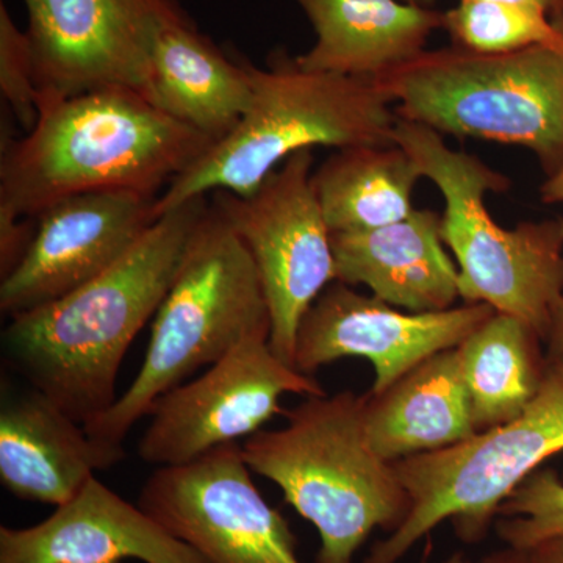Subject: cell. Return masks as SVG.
<instances>
[{"mask_svg":"<svg viewBox=\"0 0 563 563\" xmlns=\"http://www.w3.org/2000/svg\"><path fill=\"white\" fill-rule=\"evenodd\" d=\"M476 2L510 3V5H528L544 11L548 16L555 18L563 13V0H476Z\"/></svg>","mask_w":563,"mask_h":563,"instance_id":"cell-30","label":"cell"},{"mask_svg":"<svg viewBox=\"0 0 563 563\" xmlns=\"http://www.w3.org/2000/svg\"><path fill=\"white\" fill-rule=\"evenodd\" d=\"M440 563H468L466 562L465 555L462 553H455L451 555V558H448L446 561L440 562Z\"/></svg>","mask_w":563,"mask_h":563,"instance_id":"cell-32","label":"cell"},{"mask_svg":"<svg viewBox=\"0 0 563 563\" xmlns=\"http://www.w3.org/2000/svg\"><path fill=\"white\" fill-rule=\"evenodd\" d=\"M213 144L139 91L41 98L32 131L2 140L0 213L36 220L54 203L87 192L158 198Z\"/></svg>","mask_w":563,"mask_h":563,"instance_id":"cell-2","label":"cell"},{"mask_svg":"<svg viewBox=\"0 0 563 563\" xmlns=\"http://www.w3.org/2000/svg\"><path fill=\"white\" fill-rule=\"evenodd\" d=\"M420 169L395 143L333 152L312 181L332 233L369 231L412 213Z\"/></svg>","mask_w":563,"mask_h":563,"instance_id":"cell-21","label":"cell"},{"mask_svg":"<svg viewBox=\"0 0 563 563\" xmlns=\"http://www.w3.org/2000/svg\"><path fill=\"white\" fill-rule=\"evenodd\" d=\"M144 98L169 118L218 143L252 102L251 63L233 60L195 21L162 33Z\"/></svg>","mask_w":563,"mask_h":563,"instance_id":"cell-20","label":"cell"},{"mask_svg":"<svg viewBox=\"0 0 563 563\" xmlns=\"http://www.w3.org/2000/svg\"><path fill=\"white\" fill-rule=\"evenodd\" d=\"M284 395H325L313 376L280 361L266 336H252L202 376L177 385L154 404L139 443L141 461L181 466L211 450L250 439L276 415Z\"/></svg>","mask_w":563,"mask_h":563,"instance_id":"cell-11","label":"cell"},{"mask_svg":"<svg viewBox=\"0 0 563 563\" xmlns=\"http://www.w3.org/2000/svg\"><path fill=\"white\" fill-rule=\"evenodd\" d=\"M335 280L413 313L442 312L461 298L459 268L442 239V214L415 209L369 231L332 233Z\"/></svg>","mask_w":563,"mask_h":563,"instance_id":"cell-17","label":"cell"},{"mask_svg":"<svg viewBox=\"0 0 563 563\" xmlns=\"http://www.w3.org/2000/svg\"><path fill=\"white\" fill-rule=\"evenodd\" d=\"M365 396L366 439L387 462L454 446L479 433L459 346L418 363L379 395Z\"/></svg>","mask_w":563,"mask_h":563,"instance_id":"cell-19","label":"cell"},{"mask_svg":"<svg viewBox=\"0 0 563 563\" xmlns=\"http://www.w3.org/2000/svg\"><path fill=\"white\" fill-rule=\"evenodd\" d=\"M562 451L563 366L548 365L536 398L514 420L393 463L409 493V514L363 563H399L444 520L462 542L479 543L515 488Z\"/></svg>","mask_w":563,"mask_h":563,"instance_id":"cell-8","label":"cell"},{"mask_svg":"<svg viewBox=\"0 0 563 563\" xmlns=\"http://www.w3.org/2000/svg\"><path fill=\"white\" fill-rule=\"evenodd\" d=\"M496 531L509 547L532 550L563 536V483L554 470H537L499 507Z\"/></svg>","mask_w":563,"mask_h":563,"instance_id":"cell-24","label":"cell"},{"mask_svg":"<svg viewBox=\"0 0 563 563\" xmlns=\"http://www.w3.org/2000/svg\"><path fill=\"white\" fill-rule=\"evenodd\" d=\"M155 201L135 191H99L44 210L24 258L0 282V312L10 320L101 276L157 221Z\"/></svg>","mask_w":563,"mask_h":563,"instance_id":"cell-14","label":"cell"},{"mask_svg":"<svg viewBox=\"0 0 563 563\" xmlns=\"http://www.w3.org/2000/svg\"><path fill=\"white\" fill-rule=\"evenodd\" d=\"M88 435L46 395L2 384L0 483L22 501L58 507L96 473L124 461Z\"/></svg>","mask_w":563,"mask_h":563,"instance_id":"cell-16","label":"cell"},{"mask_svg":"<svg viewBox=\"0 0 563 563\" xmlns=\"http://www.w3.org/2000/svg\"><path fill=\"white\" fill-rule=\"evenodd\" d=\"M269 332L272 321L257 266L228 220L209 203L155 313L135 380L106 413L85 426L88 435L125 455L129 432L162 395L221 361L244 340H269Z\"/></svg>","mask_w":563,"mask_h":563,"instance_id":"cell-4","label":"cell"},{"mask_svg":"<svg viewBox=\"0 0 563 563\" xmlns=\"http://www.w3.org/2000/svg\"><path fill=\"white\" fill-rule=\"evenodd\" d=\"M404 2L415 3V5L433 7L435 0H404Z\"/></svg>","mask_w":563,"mask_h":563,"instance_id":"cell-33","label":"cell"},{"mask_svg":"<svg viewBox=\"0 0 563 563\" xmlns=\"http://www.w3.org/2000/svg\"><path fill=\"white\" fill-rule=\"evenodd\" d=\"M251 79L250 110L163 190L157 220L210 191L250 196L299 151L391 143L396 113L376 80L307 70L284 51L274 52L268 68L251 65Z\"/></svg>","mask_w":563,"mask_h":563,"instance_id":"cell-5","label":"cell"},{"mask_svg":"<svg viewBox=\"0 0 563 563\" xmlns=\"http://www.w3.org/2000/svg\"><path fill=\"white\" fill-rule=\"evenodd\" d=\"M209 563L139 504L92 476L29 528H0V563Z\"/></svg>","mask_w":563,"mask_h":563,"instance_id":"cell-15","label":"cell"},{"mask_svg":"<svg viewBox=\"0 0 563 563\" xmlns=\"http://www.w3.org/2000/svg\"><path fill=\"white\" fill-rule=\"evenodd\" d=\"M443 31L454 47L473 54H510L533 46L563 49V13L551 18L528 5L461 0L443 11Z\"/></svg>","mask_w":563,"mask_h":563,"instance_id":"cell-23","label":"cell"},{"mask_svg":"<svg viewBox=\"0 0 563 563\" xmlns=\"http://www.w3.org/2000/svg\"><path fill=\"white\" fill-rule=\"evenodd\" d=\"M206 196L162 214L101 276L57 301L10 318L7 368L87 426L117 402L129 346L165 301Z\"/></svg>","mask_w":563,"mask_h":563,"instance_id":"cell-1","label":"cell"},{"mask_svg":"<svg viewBox=\"0 0 563 563\" xmlns=\"http://www.w3.org/2000/svg\"><path fill=\"white\" fill-rule=\"evenodd\" d=\"M531 551L540 563H563V536L537 544Z\"/></svg>","mask_w":563,"mask_h":563,"instance_id":"cell-29","label":"cell"},{"mask_svg":"<svg viewBox=\"0 0 563 563\" xmlns=\"http://www.w3.org/2000/svg\"><path fill=\"white\" fill-rule=\"evenodd\" d=\"M496 310L465 303L442 312H401L376 298L332 282L303 314L292 366L313 376L343 357L373 363L372 395H379L418 363L461 346Z\"/></svg>","mask_w":563,"mask_h":563,"instance_id":"cell-13","label":"cell"},{"mask_svg":"<svg viewBox=\"0 0 563 563\" xmlns=\"http://www.w3.org/2000/svg\"><path fill=\"white\" fill-rule=\"evenodd\" d=\"M376 81L402 120L455 139L523 147L544 179L563 172V49H426Z\"/></svg>","mask_w":563,"mask_h":563,"instance_id":"cell-7","label":"cell"},{"mask_svg":"<svg viewBox=\"0 0 563 563\" xmlns=\"http://www.w3.org/2000/svg\"><path fill=\"white\" fill-rule=\"evenodd\" d=\"M542 343L528 322L495 312L459 346L477 431L506 424L536 398L548 369Z\"/></svg>","mask_w":563,"mask_h":563,"instance_id":"cell-22","label":"cell"},{"mask_svg":"<svg viewBox=\"0 0 563 563\" xmlns=\"http://www.w3.org/2000/svg\"><path fill=\"white\" fill-rule=\"evenodd\" d=\"M540 199L548 206H558L563 203V172L551 179H544L540 187Z\"/></svg>","mask_w":563,"mask_h":563,"instance_id":"cell-31","label":"cell"},{"mask_svg":"<svg viewBox=\"0 0 563 563\" xmlns=\"http://www.w3.org/2000/svg\"><path fill=\"white\" fill-rule=\"evenodd\" d=\"M313 151H299L250 196L217 191L211 203L250 251L268 303L269 347L292 366L303 314L335 282L332 232L312 181Z\"/></svg>","mask_w":563,"mask_h":563,"instance_id":"cell-9","label":"cell"},{"mask_svg":"<svg viewBox=\"0 0 563 563\" xmlns=\"http://www.w3.org/2000/svg\"><path fill=\"white\" fill-rule=\"evenodd\" d=\"M312 24V49L301 68L379 80L426 51L443 29V11L404 0H296Z\"/></svg>","mask_w":563,"mask_h":563,"instance_id":"cell-18","label":"cell"},{"mask_svg":"<svg viewBox=\"0 0 563 563\" xmlns=\"http://www.w3.org/2000/svg\"><path fill=\"white\" fill-rule=\"evenodd\" d=\"M22 2L40 99L110 88L143 95L162 33L192 21L177 0Z\"/></svg>","mask_w":563,"mask_h":563,"instance_id":"cell-10","label":"cell"},{"mask_svg":"<svg viewBox=\"0 0 563 563\" xmlns=\"http://www.w3.org/2000/svg\"><path fill=\"white\" fill-rule=\"evenodd\" d=\"M477 563H540V561L531 550H521L507 544L503 550L484 555Z\"/></svg>","mask_w":563,"mask_h":563,"instance_id":"cell-28","label":"cell"},{"mask_svg":"<svg viewBox=\"0 0 563 563\" xmlns=\"http://www.w3.org/2000/svg\"><path fill=\"white\" fill-rule=\"evenodd\" d=\"M391 143L442 192V239L457 263L462 301L520 318L544 343L563 296L562 218L503 228L485 207V196L509 190L504 174L476 155L451 150L442 133L399 117Z\"/></svg>","mask_w":563,"mask_h":563,"instance_id":"cell-6","label":"cell"},{"mask_svg":"<svg viewBox=\"0 0 563 563\" xmlns=\"http://www.w3.org/2000/svg\"><path fill=\"white\" fill-rule=\"evenodd\" d=\"M139 506L209 563H302L290 525L255 487L242 444L155 470Z\"/></svg>","mask_w":563,"mask_h":563,"instance_id":"cell-12","label":"cell"},{"mask_svg":"<svg viewBox=\"0 0 563 563\" xmlns=\"http://www.w3.org/2000/svg\"><path fill=\"white\" fill-rule=\"evenodd\" d=\"M0 91L13 110L22 131H32L38 120L40 92L33 76L31 46L5 3H0Z\"/></svg>","mask_w":563,"mask_h":563,"instance_id":"cell-25","label":"cell"},{"mask_svg":"<svg viewBox=\"0 0 563 563\" xmlns=\"http://www.w3.org/2000/svg\"><path fill=\"white\" fill-rule=\"evenodd\" d=\"M547 362L548 365L563 366V296L555 303L553 314H551L550 331L547 339Z\"/></svg>","mask_w":563,"mask_h":563,"instance_id":"cell-27","label":"cell"},{"mask_svg":"<svg viewBox=\"0 0 563 563\" xmlns=\"http://www.w3.org/2000/svg\"><path fill=\"white\" fill-rule=\"evenodd\" d=\"M365 395L307 396L285 410L287 426L258 431L242 453L252 473L272 481L285 501L314 526V563H352L377 528L395 531L410 509L395 465L365 432Z\"/></svg>","mask_w":563,"mask_h":563,"instance_id":"cell-3","label":"cell"},{"mask_svg":"<svg viewBox=\"0 0 563 563\" xmlns=\"http://www.w3.org/2000/svg\"><path fill=\"white\" fill-rule=\"evenodd\" d=\"M36 232V220L0 213V277H7L24 258Z\"/></svg>","mask_w":563,"mask_h":563,"instance_id":"cell-26","label":"cell"}]
</instances>
